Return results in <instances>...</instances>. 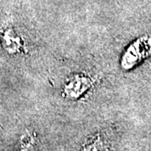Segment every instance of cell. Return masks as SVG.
<instances>
[{"label": "cell", "mask_w": 151, "mask_h": 151, "mask_svg": "<svg viewBox=\"0 0 151 151\" xmlns=\"http://www.w3.org/2000/svg\"><path fill=\"white\" fill-rule=\"evenodd\" d=\"M150 55L151 35H144L126 47L119 60L120 68L124 71L133 70Z\"/></svg>", "instance_id": "6da1fadb"}, {"label": "cell", "mask_w": 151, "mask_h": 151, "mask_svg": "<svg viewBox=\"0 0 151 151\" xmlns=\"http://www.w3.org/2000/svg\"><path fill=\"white\" fill-rule=\"evenodd\" d=\"M104 145H103L102 137L99 134H96L90 138L83 145L81 151H103Z\"/></svg>", "instance_id": "5b68a950"}, {"label": "cell", "mask_w": 151, "mask_h": 151, "mask_svg": "<svg viewBox=\"0 0 151 151\" xmlns=\"http://www.w3.org/2000/svg\"><path fill=\"white\" fill-rule=\"evenodd\" d=\"M36 134L34 132L27 130L20 136L16 151H36Z\"/></svg>", "instance_id": "277c9868"}, {"label": "cell", "mask_w": 151, "mask_h": 151, "mask_svg": "<svg viewBox=\"0 0 151 151\" xmlns=\"http://www.w3.org/2000/svg\"><path fill=\"white\" fill-rule=\"evenodd\" d=\"M96 83V80L85 73L71 75L62 86V96L69 100H77L89 92Z\"/></svg>", "instance_id": "7a4b0ae2"}, {"label": "cell", "mask_w": 151, "mask_h": 151, "mask_svg": "<svg viewBox=\"0 0 151 151\" xmlns=\"http://www.w3.org/2000/svg\"><path fill=\"white\" fill-rule=\"evenodd\" d=\"M1 41L4 49L9 54L23 55L26 52V45L24 39L11 26L2 27Z\"/></svg>", "instance_id": "3957f363"}]
</instances>
